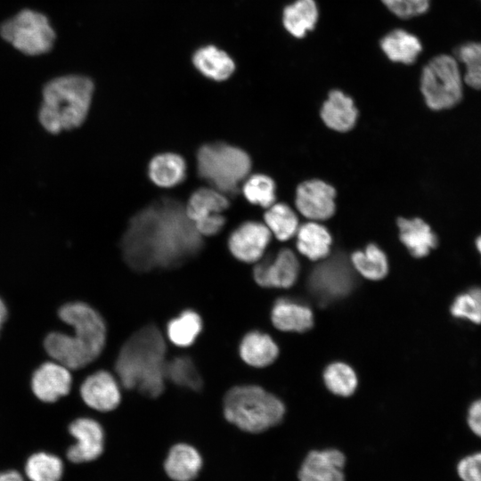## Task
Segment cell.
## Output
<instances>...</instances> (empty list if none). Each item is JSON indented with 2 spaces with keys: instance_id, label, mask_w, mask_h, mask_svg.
<instances>
[{
  "instance_id": "4fadbf2b",
  "label": "cell",
  "mask_w": 481,
  "mask_h": 481,
  "mask_svg": "<svg viewBox=\"0 0 481 481\" xmlns=\"http://www.w3.org/2000/svg\"><path fill=\"white\" fill-rule=\"evenodd\" d=\"M335 190L322 181H306L297 189L296 206L309 219H327L335 210Z\"/></svg>"
},
{
  "instance_id": "cb8c5ba5",
  "label": "cell",
  "mask_w": 481,
  "mask_h": 481,
  "mask_svg": "<svg viewBox=\"0 0 481 481\" xmlns=\"http://www.w3.org/2000/svg\"><path fill=\"white\" fill-rule=\"evenodd\" d=\"M272 321L281 330L303 332L313 326V314L305 306L281 299L272 310Z\"/></svg>"
},
{
  "instance_id": "5b68a950",
  "label": "cell",
  "mask_w": 481,
  "mask_h": 481,
  "mask_svg": "<svg viewBox=\"0 0 481 481\" xmlns=\"http://www.w3.org/2000/svg\"><path fill=\"white\" fill-rule=\"evenodd\" d=\"M285 412L283 404L257 386H237L224 399L225 419L243 431L263 432L277 425Z\"/></svg>"
},
{
  "instance_id": "d6a6232c",
  "label": "cell",
  "mask_w": 481,
  "mask_h": 481,
  "mask_svg": "<svg viewBox=\"0 0 481 481\" xmlns=\"http://www.w3.org/2000/svg\"><path fill=\"white\" fill-rule=\"evenodd\" d=\"M25 471L31 481H59L62 476L63 465L53 454L37 452L29 458Z\"/></svg>"
},
{
  "instance_id": "52a82bcc",
  "label": "cell",
  "mask_w": 481,
  "mask_h": 481,
  "mask_svg": "<svg viewBox=\"0 0 481 481\" xmlns=\"http://www.w3.org/2000/svg\"><path fill=\"white\" fill-rule=\"evenodd\" d=\"M463 75L455 57L439 54L423 68L420 91L427 106L433 110H449L463 98Z\"/></svg>"
},
{
  "instance_id": "30bf717a",
  "label": "cell",
  "mask_w": 481,
  "mask_h": 481,
  "mask_svg": "<svg viewBox=\"0 0 481 481\" xmlns=\"http://www.w3.org/2000/svg\"><path fill=\"white\" fill-rule=\"evenodd\" d=\"M71 386L70 370L53 360L42 363L31 378L33 394L45 403H53L67 395Z\"/></svg>"
},
{
  "instance_id": "9a60e30c",
  "label": "cell",
  "mask_w": 481,
  "mask_h": 481,
  "mask_svg": "<svg viewBox=\"0 0 481 481\" xmlns=\"http://www.w3.org/2000/svg\"><path fill=\"white\" fill-rule=\"evenodd\" d=\"M299 271L298 261L292 251L282 249L274 259L266 258L254 268V278L263 287L289 288L294 284Z\"/></svg>"
},
{
  "instance_id": "7402d4cb",
  "label": "cell",
  "mask_w": 481,
  "mask_h": 481,
  "mask_svg": "<svg viewBox=\"0 0 481 481\" xmlns=\"http://www.w3.org/2000/svg\"><path fill=\"white\" fill-rule=\"evenodd\" d=\"M380 47L390 61L404 64L413 63L422 51L420 40L401 29L387 34L380 41Z\"/></svg>"
},
{
  "instance_id": "6da1fadb",
  "label": "cell",
  "mask_w": 481,
  "mask_h": 481,
  "mask_svg": "<svg viewBox=\"0 0 481 481\" xmlns=\"http://www.w3.org/2000/svg\"><path fill=\"white\" fill-rule=\"evenodd\" d=\"M202 247V235L187 216L185 205L167 197L134 215L121 239L126 263L141 273L180 266Z\"/></svg>"
},
{
  "instance_id": "7bdbcfd3",
  "label": "cell",
  "mask_w": 481,
  "mask_h": 481,
  "mask_svg": "<svg viewBox=\"0 0 481 481\" xmlns=\"http://www.w3.org/2000/svg\"><path fill=\"white\" fill-rule=\"evenodd\" d=\"M475 245H476V248H477L478 253L481 256V234L477 237L476 241H475Z\"/></svg>"
},
{
  "instance_id": "484cf974",
  "label": "cell",
  "mask_w": 481,
  "mask_h": 481,
  "mask_svg": "<svg viewBox=\"0 0 481 481\" xmlns=\"http://www.w3.org/2000/svg\"><path fill=\"white\" fill-rule=\"evenodd\" d=\"M318 14L314 0H296L284 8L282 23L291 36L301 38L314 28Z\"/></svg>"
},
{
  "instance_id": "e575fe53",
  "label": "cell",
  "mask_w": 481,
  "mask_h": 481,
  "mask_svg": "<svg viewBox=\"0 0 481 481\" xmlns=\"http://www.w3.org/2000/svg\"><path fill=\"white\" fill-rule=\"evenodd\" d=\"M242 192L250 203L263 208H269L275 201V184L265 175L249 177L243 184Z\"/></svg>"
},
{
  "instance_id": "ba28073f",
  "label": "cell",
  "mask_w": 481,
  "mask_h": 481,
  "mask_svg": "<svg viewBox=\"0 0 481 481\" xmlns=\"http://www.w3.org/2000/svg\"><path fill=\"white\" fill-rule=\"evenodd\" d=\"M0 32L16 49L29 55L48 52L55 39L47 18L31 10H23L3 23Z\"/></svg>"
},
{
  "instance_id": "ac0fdd59",
  "label": "cell",
  "mask_w": 481,
  "mask_h": 481,
  "mask_svg": "<svg viewBox=\"0 0 481 481\" xmlns=\"http://www.w3.org/2000/svg\"><path fill=\"white\" fill-rule=\"evenodd\" d=\"M400 240L415 257L427 256L437 245V238L430 226L420 218H399Z\"/></svg>"
},
{
  "instance_id": "8992f818",
  "label": "cell",
  "mask_w": 481,
  "mask_h": 481,
  "mask_svg": "<svg viewBox=\"0 0 481 481\" xmlns=\"http://www.w3.org/2000/svg\"><path fill=\"white\" fill-rule=\"evenodd\" d=\"M197 173L212 188L224 195H235L251 168L249 156L225 143L202 145L197 151Z\"/></svg>"
},
{
  "instance_id": "5bb4252c",
  "label": "cell",
  "mask_w": 481,
  "mask_h": 481,
  "mask_svg": "<svg viewBox=\"0 0 481 481\" xmlns=\"http://www.w3.org/2000/svg\"><path fill=\"white\" fill-rule=\"evenodd\" d=\"M69 431L77 440L67 452L70 461L75 463L91 461L101 455L104 434L97 421L88 418L77 419L69 425Z\"/></svg>"
},
{
  "instance_id": "603a6c76",
  "label": "cell",
  "mask_w": 481,
  "mask_h": 481,
  "mask_svg": "<svg viewBox=\"0 0 481 481\" xmlns=\"http://www.w3.org/2000/svg\"><path fill=\"white\" fill-rule=\"evenodd\" d=\"M229 207L226 195L214 188H200L192 192L185 204V212L192 223L222 214Z\"/></svg>"
},
{
  "instance_id": "83f0119b",
  "label": "cell",
  "mask_w": 481,
  "mask_h": 481,
  "mask_svg": "<svg viewBox=\"0 0 481 481\" xmlns=\"http://www.w3.org/2000/svg\"><path fill=\"white\" fill-rule=\"evenodd\" d=\"M201 329L200 316L192 310H185L168 322L167 334L174 345L185 347L195 341Z\"/></svg>"
},
{
  "instance_id": "8d00e7d4",
  "label": "cell",
  "mask_w": 481,
  "mask_h": 481,
  "mask_svg": "<svg viewBox=\"0 0 481 481\" xmlns=\"http://www.w3.org/2000/svg\"><path fill=\"white\" fill-rule=\"evenodd\" d=\"M384 5L395 15L410 19L426 13L431 0H381Z\"/></svg>"
},
{
  "instance_id": "74e56055",
  "label": "cell",
  "mask_w": 481,
  "mask_h": 481,
  "mask_svg": "<svg viewBox=\"0 0 481 481\" xmlns=\"http://www.w3.org/2000/svg\"><path fill=\"white\" fill-rule=\"evenodd\" d=\"M456 470L461 481H481V451L462 457Z\"/></svg>"
},
{
  "instance_id": "836d02e7",
  "label": "cell",
  "mask_w": 481,
  "mask_h": 481,
  "mask_svg": "<svg viewBox=\"0 0 481 481\" xmlns=\"http://www.w3.org/2000/svg\"><path fill=\"white\" fill-rule=\"evenodd\" d=\"M323 379L330 391L343 396L353 394L357 385L355 371L343 363L330 364L323 373Z\"/></svg>"
},
{
  "instance_id": "9c48e42d",
  "label": "cell",
  "mask_w": 481,
  "mask_h": 481,
  "mask_svg": "<svg viewBox=\"0 0 481 481\" xmlns=\"http://www.w3.org/2000/svg\"><path fill=\"white\" fill-rule=\"evenodd\" d=\"M354 285V276L346 259L334 257L318 265L309 277L312 292L322 302L346 295Z\"/></svg>"
},
{
  "instance_id": "d6986e66",
  "label": "cell",
  "mask_w": 481,
  "mask_h": 481,
  "mask_svg": "<svg viewBox=\"0 0 481 481\" xmlns=\"http://www.w3.org/2000/svg\"><path fill=\"white\" fill-rule=\"evenodd\" d=\"M321 116L329 127L345 132L354 126L357 110L350 97L341 91L333 90L322 105Z\"/></svg>"
},
{
  "instance_id": "f1b7e54d",
  "label": "cell",
  "mask_w": 481,
  "mask_h": 481,
  "mask_svg": "<svg viewBox=\"0 0 481 481\" xmlns=\"http://www.w3.org/2000/svg\"><path fill=\"white\" fill-rule=\"evenodd\" d=\"M454 57L465 66V84L475 90H481V42L461 43L455 48Z\"/></svg>"
},
{
  "instance_id": "ab89813d",
  "label": "cell",
  "mask_w": 481,
  "mask_h": 481,
  "mask_svg": "<svg viewBox=\"0 0 481 481\" xmlns=\"http://www.w3.org/2000/svg\"><path fill=\"white\" fill-rule=\"evenodd\" d=\"M467 423L472 433L481 438V398L469 407Z\"/></svg>"
},
{
  "instance_id": "4316f807",
  "label": "cell",
  "mask_w": 481,
  "mask_h": 481,
  "mask_svg": "<svg viewBox=\"0 0 481 481\" xmlns=\"http://www.w3.org/2000/svg\"><path fill=\"white\" fill-rule=\"evenodd\" d=\"M331 237L326 228L310 222L302 225L298 232V249L311 260L325 257L330 252Z\"/></svg>"
},
{
  "instance_id": "7c38bea8",
  "label": "cell",
  "mask_w": 481,
  "mask_h": 481,
  "mask_svg": "<svg viewBox=\"0 0 481 481\" xmlns=\"http://www.w3.org/2000/svg\"><path fill=\"white\" fill-rule=\"evenodd\" d=\"M345 454L338 449L313 450L304 459L299 481H345Z\"/></svg>"
},
{
  "instance_id": "2e32d148",
  "label": "cell",
  "mask_w": 481,
  "mask_h": 481,
  "mask_svg": "<svg viewBox=\"0 0 481 481\" xmlns=\"http://www.w3.org/2000/svg\"><path fill=\"white\" fill-rule=\"evenodd\" d=\"M80 395L86 404L100 412L114 410L121 399L117 380L105 371L89 375L81 384Z\"/></svg>"
},
{
  "instance_id": "44dd1931",
  "label": "cell",
  "mask_w": 481,
  "mask_h": 481,
  "mask_svg": "<svg viewBox=\"0 0 481 481\" xmlns=\"http://www.w3.org/2000/svg\"><path fill=\"white\" fill-rule=\"evenodd\" d=\"M202 460L198 451L185 444L174 445L165 461V470L175 481H191L201 468Z\"/></svg>"
},
{
  "instance_id": "d590c367",
  "label": "cell",
  "mask_w": 481,
  "mask_h": 481,
  "mask_svg": "<svg viewBox=\"0 0 481 481\" xmlns=\"http://www.w3.org/2000/svg\"><path fill=\"white\" fill-rule=\"evenodd\" d=\"M451 314L458 319L481 323V288L474 287L459 294L453 300Z\"/></svg>"
},
{
  "instance_id": "8fae6325",
  "label": "cell",
  "mask_w": 481,
  "mask_h": 481,
  "mask_svg": "<svg viewBox=\"0 0 481 481\" xmlns=\"http://www.w3.org/2000/svg\"><path fill=\"white\" fill-rule=\"evenodd\" d=\"M271 232L265 224L245 222L237 227L228 239V247L234 257L246 262L259 261L268 245Z\"/></svg>"
},
{
  "instance_id": "f546056e",
  "label": "cell",
  "mask_w": 481,
  "mask_h": 481,
  "mask_svg": "<svg viewBox=\"0 0 481 481\" xmlns=\"http://www.w3.org/2000/svg\"><path fill=\"white\" fill-rule=\"evenodd\" d=\"M166 379L174 384L193 391H199L202 385L201 376L192 360L188 356H177L167 361Z\"/></svg>"
},
{
  "instance_id": "f35d334b",
  "label": "cell",
  "mask_w": 481,
  "mask_h": 481,
  "mask_svg": "<svg viewBox=\"0 0 481 481\" xmlns=\"http://www.w3.org/2000/svg\"><path fill=\"white\" fill-rule=\"evenodd\" d=\"M225 222V217L217 214L194 223V226L200 235L211 236L218 233Z\"/></svg>"
},
{
  "instance_id": "b9f144b4",
  "label": "cell",
  "mask_w": 481,
  "mask_h": 481,
  "mask_svg": "<svg viewBox=\"0 0 481 481\" xmlns=\"http://www.w3.org/2000/svg\"><path fill=\"white\" fill-rule=\"evenodd\" d=\"M7 317V309L4 301L0 298V330Z\"/></svg>"
},
{
  "instance_id": "ffe728a7",
  "label": "cell",
  "mask_w": 481,
  "mask_h": 481,
  "mask_svg": "<svg viewBox=\"0 0 481 481\" xmlns=\"http://www.w3.org/2000/svg\"><path fill=\"white\" fill-rule=\"evenodd\" d=\"M151 182L162 188H171L181 183L186 176V163L178 154L165 152L154 156L148 167Z\"/></svg>"
},
{
  "instance_id": "d4e9b609",
  "label": "cell",
  "mask_w": 481,
  "mask_h": 481,
  "mask_svg": "<svg viewBox=\"0 0 481 481\" xmlns=\"http://www.w3.org/2000/svg\"><path fill=\"white\" fill-rule=\"evenodd\" d=\"M278 347L267 334L259 331L248 333L240 345L242 360L254 367L271 364L278 355Z\"/></svg>"
},
{
  "instance_id": "e0dca14e",
  "label": "cell",
  "mask_w": 481,
  "mask_h": 481,
  "mask_svg": "<svg viewBox=\"0 0 481 481\" xmlns=\"http://www.w3.org/2000/svg\"><path fill=\"white\" fill-rule=\"evenodd\" d=\"M192 64L205 77L221 82L228 79L235 70V62L229 53L214 45L197 49L192 54Z\"/></svg>"
},
{
  "instance_id": "3957f363",
  "label": "cell",
  "mask_w": 481,
  "mask_h": 481,
  "mask_svg": "<svg viewBox=\"0 0 481 481\" xmlns=\"http://www.w3.org/2000/svg\"><path fill=\"white\" fill-rule=\"evenodd\" d=\"M166 343L160 330L149 324L134 333L122 346L116 372L127 389L158 397L165 387Z\"/></svg>"
},
{
  "instance_id": "4dcf8cb0",
  "label": "cell",
  "mask_w": 481,
  "mask_h": 481,
  "mask_svg": "<svg viewBox=\"0 0 481 481\" xmlns=\"http://www.w3.org/2000/svg\"><path fill=\"white\" fill-rule=\"evenodd\" d=\"M355 270L370 280H379L387 273V261L385 254L374 244L365 250L356 251L351 257Z\"/></svg>"
},
{
  "instance_id": "1f68e13d",
  "label": "cell",
  "mask_w": 481,
  "mask_h": 481,
  "mask_svg": "<svg viewBox=\"0 0 481 481\" xmlns=\"http://www.w3.org/2000/svg\"><path fill=\"white\" fill-rule=\"evenodd\" d=\"M265 225L280 240L291 238L298 231V218L285 204H273L265 214Z\"/></svg>"
},
{
  "instance_id": "60d3db41",
  "label": "cell",
  "mask_w": 481,
  "mask_h": 481,
  "mask_svg": "<svg viewBox=\"0 0 481 481\" xmlns=\"http://www.w3.org/2000/svg\"><path fill=\"white\" fill-rule=\"evenodd\" d=\"M0 481H24L20 474L15 470L0 473Z\"/></svg>"
},
{
  "instance_id": "277c9868",
  "label": "cell",
  "mask_w": 481,
  "mask_h": 481,
  "mask_svg": "<svg viewBox=\"0 0 481 481\" xmlns=\"http://www.w3.org/2000/svg\"><path fill=\"white\" fill-rule=\"evenodd\" d=\"M94 83L79 75L63 76L51 80L43 91L39 121L52 134L80 126L88 114Z\"/></svg>"
},
{
  "instance_id": "7a4b0ae2",
  "label": "cell",
  "mask_w": 481,
  "mask_h": 481,
  "mask_svg": "<svg viewBox=\"0 0 481 481\" xmlns=\"http://www.w3.org/2000/svg\"><path fill=\"white\" fill-rule=\"evenodd\" d=\"M59 317L72 327L73 334H48L44 341L48 355L69 370L94 361L106 342V326L100 314L86 303L72 302L60 308Z\"/></svg>"
}]
</instances>
